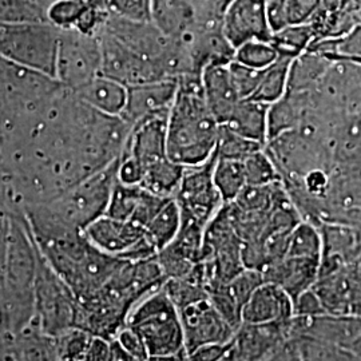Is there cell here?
<instances>
[{
	"label": "cell",
	"mask_w": 361,
	"mask_h": 361,
	"mask_svg": "<svg viewBox=\"0 0 361 361\" xmlns=\"http://www.w3.org/2000/svg\"><path fill=\"white\" fill-rule=\"evenodd\" d=\"M178 90V79H161L128 87L126 106L121 116L135 125L149 116L169 114Z\"/></svg>",
	"instance_id": "cell-14"
},
{
	"label": "cell",
	"mask_w": 361,
	"mask_h": 361,
	"mask_svg": "<svg viewBox=\"0 0 361 361\" xmlns=\"http://www.w3.org/2000/svg\"><path fill=\"white\" fill-rule=\"evenodd\" d=\"M213 180L222 197L224 204L233 202L247 185L244 162L216 157L213 168Z\"/></svg>",
	"instance_id": "cell-26"
},
{
	"label": "cell",
	"mask_w": 361,
	"mask_h": 361,
	"mask_svg": "<svg viewBox=\"0 0 361 361\" xmlns=\"http://www.w3.org/2000/svg\"><path fill=\"white\" fill-rule=\"evenodd\" d=\"M110 360H134L116 337L110 340Z\"/></svg>",
	"instance_id": "cell-45"
},
{
	"label": "cell",
	"mask_w": 361,
	"mask_h": 361,
	"mask_svg": "<svg viewBox=\"0 0 361 361\" xmlns=\"http://www.w3.org/2000/svg\"><path fill=\"white\" fill-rule=\"evenodd\" d=\"M83 360H110V338L92 335Z\"/></svg>",
	"instance_id": "cell-43"
},
{
	"label": "cell",
	"mask_w": 361,
	"mask_h": 361,
	"mask_svg": "<svg viewBox=\"0 0 361 361\" xmlns=\"http://www.w3.org/2000/svg\"><path fill=\"white\" fill-rule=\"evenodd\" d=\"M293 58L279 55L274 62L264 67L257 90L247 98L262 104H271L284 97L289 83V71Z\"/></svg>",
	"instance_id": "cell-25"
},
{
	"label": "cell",
	"mask_w": 361,
	"mask_h": 361,
	"mask_svg": "<svg viewBox=\"0 0 361 361\" xmlns=\"http://www.w3.org/2000/svg\"><path fill=\"white\" fill-rule=\"evenodd\" d=\"M143 193L145 188L141 185H126L116 180L106 214L114 219L130 221L142 200Z\"/></svg>",
	"instance_id": "cell-31"
},
{
	"label": "cell",
	"mask_w": 361,
	"mask_h": 361,
	"mask_svg": "<svg viewBox=\"0 0 361 361\" xmlns=\"http://www.w3.org/2000/svg\"><path fill=\"white\" fill-rule=\"evenodd\" d=\"M152 22L169 38L185 42L197 23L195 0H152Z\"/></svg>",
	"instance_id": "cell-20"
},
{
	"label": "cell",
	"mask_w": 361,
	"mask_h": 361,
	"mask_svg": "<svg viewBox=\"0 0 361 361\" xmlns=\"http://www.w3.org/2000/svg\"><path fill=\"white\" fill-rule=\"evenodd\" d=\"M267 3V0H233L224 15L222 30L234 50L249 40L271 42L273 31Z\"/></svg>",
	"instance_id": "cell-12"
},
{
	"label": "cell",
	"mask_w": 361,
	"mask_h": 361,
	"mask_svg": "<svg viewBox=\"0 0 361 361\" xmlns=\"http://www.w3.org/2000/svg\"><path fill=\"white\" fill-rule=\"evenodd\" d=\"M126 326L140 336L149 360H188L180 310L162 286L133 307Z\"/></svg>",
	"instance_id": "cell-2"
},
{
	"label": "cell",
	"mask_w": 361,
	"mask_h": 361,
	"mask_svg": "<svg viewBox=\"0 0 361 361\" xmlns=\"http://www.w3.org/2000/svg\"><path fill=\"white\" fill-rule=\"evenodd\" d=\"M180 314L188 359L194 350L207 344L231 343L237 332L219 314L209 297L180 310Z\"/></svg>",
	"instance_id": "cell-10"
},
{
	"label": "cell",
	"mask_w": 361,
	"mask_h": 361,
	"mask_svg": "<svg viewBox=\"0 0 361 361\" xmlns=\"http://www.w3.org/2000/svg\"><path fill=\"white\" fill-rule=\"evenodd\" d=\"M101 66L99 35H87L74 28H61L55 77L66 89L78 90L101 74Z\"/></svg>",
	"instance_id": "cell-6"
},
{
	"label": "cell",
	"mask_w": 361,
	"mask_h": 361,
	"mask_svg": "<svg viewBox=\"0 0 361 361\" xmlns=\"http://www.w3.org/2000/svg\"><path fill=\"white\" fill-rule=\"evenodd\" d=\"M74 92L85 104L110 116H121L128 99V87L104 74H98Z\"/></svg>",
	"instance_id": "cell-21"
},
{
	"label": "cell",
	"mask_w": 361,
	"mask_h": 361,
	"mask_svg": "<svg viewBox=\"0 0 361 361\" xmlns=\"http://www.w3.org/2000/svg\"><path fill=\"white\" fill-rule=\"evenodd\" d=\"M201 82L210 111L219 125H224L234 107L243 99L235 89L229 63L207 66L201 73Z\"/></svg>",
	"instance_id": "cell-19"
},
{
	"label": "cell",
	"mask_w": 361,
	"mask_h": 361,
	"mask_svg": "<svg viewBox=\"0 0 361 361\" xmlns=\"http://www.w3.org/2000/svg\"><path fill=\"white\" fill-rule=\"evenodd\" d=\"M214 162L216 154L205 164L185 170L180 188L174 195L180 209V224L207 229L209 222L224 207L222 197L213 180Z\"/></svg>",
	"instance_id": "cell-8"
},
{
	"label": "cell",
	"mask_w": 361,
	"mask_h": 361,
	"mask_svg": "<svg viewBox=\"0 0 361 361\" xmlns=\"http://www.w3.org/2000/svg\"><path fill=\"white\" fill-rule=\"evenodd\" d=\"M243 162L247 185L262 186L281 182V174L265 147L249 155Z\"/></svg>",
	"instance_id": "cell-32"
},
{
	"label": "cell",
	"mask_w": 361,
	"mask_h": 361,
	"mask_svg": "<svg viewBox=\"0 0 361 361\" xmlns=\"http://www.w3.org/2000/svg\"><path fill=\"white\" fill-rule=\"evenodd\" d=\"M118 165L119 159L35 210L52 222L83 232L92 221L106 214L118 180Z\"/></svg>",
	"instance_id": "cell-3"
},
{
	"label": "cell",
	"mask_w": 361,
	"mask_h": 361,
	"mask_svg": "<svg viewBox=\"0 0 361 361\" xmlns=\"http://www.w3.org/2000/svg\"><path fill=\"white\" fill-rule=\"evenodd\" d=\"M322 259L285 256L262 269L264 281L279 285L295 301L302 292L310 289L320 274Z\"/></svg>",
	"instance_id": "cell-17"
},
{
	"label": "cell",
	"mask_w": 361,
	"mask_h": 361,
	"mask_svg": "<svg viewBox=\"0 0 361 361\" xmlns=\"http://www.w3.org/2000/svg\"><path fill=\"white\" fill-rule=\"evenodd\" d=\"M312 289L326 313L361 316V271L341 267L319 276Z\"/></svg>",
	"instance_id": "cell-11"
},
{
	"label": "cell",
	"mask_w": 361,
	"mask_h": 361,
	"mask_svg": "<svg viewBox=\"0 0 361 361\" xmlns=\"http://www.w3.org/2000/svg\"><path fill=\"white\" fill-rule=\"evenodd\" d=\"M269 106L247 98L241 99L224 125L237 134L265 146L268 143Z\"/></svg>",
	"instance_id": "cell-22"
},
{
	"label": "cell",
	"mask_w": 361,
	"mask_h": 361,
	"mask_svg": "<svg viewBox=\"0 0 361 361\" xmlns=\"http://www.w3.org/2000/svg\"><path fill=\"white\" fill-rule=\"evenodd\" d=\"M83 232L92 245L126 261H143L158 255L146 229L133 221L104 214L92 221Z\"/></svg>",
	"instance_id": "cell-7"
},
{
	"label": "cell",
	"mask_w": 361,
	"mask_h": 361,
	"mask_svg": "<svg viewBox=\"0 0 361 361\" xmlns=\"http://www.w3.org/2000/svg\"><path fill=\"white\" fill-rule=\"evenodd\" d=\"M293 312H295V316H300V317H313V316L326 313L320 298L312 288L302 292L293 301Z\"/></svg>",
	"instance_id": "cell-40"
},
{
	"label": "cell",
	"mask_w": 361,
	"mask_h": 361,
	"mask_svg": "<svg viewBox=\"0 0 361 361\" xmlns=\"http://www.w3.org/2000/svg\"><path fill=\"white\" fill-rule=\"evenodd\" d=\"M77 1L85 11L110 13V1L111 0H77Z\"/></svg>",
	"instance_id": "cell-44"
},
{
	"label": "cell",
	"mask_w": 361,
	"mask_h": 361,
	"mask_svg": "<svg viewBox=\"0 0 361 361\" xmlns=\"http://www.w3.org/2000/svg\"><path fill=\"white\" fill-rule=\"evenodd\" d=\"M35 244V243H34ZM34 277V304L39 329L44 335L58 337L78 328L79 302L68 285L42 256L38 246Z\"/></svg>",
	"instance_id": "cell-4"
},
{
	"label": "cell",
	"mask_w": 361,
	"mask_h": 361,
	"mask_svg": "<svg viewBox=\"0 0 361 361\" xmlns=\"http://www.w3.org/2000/svg\"><path fill=\"white\" fill-rule=\"evenodd\" d=\"M323 7L328 13H335L341 8V0H324Z\"/></svg>",
	"instance_id": "cell-47"
},
{
	"label": "cell",
	"mask_w": 361,
	"mask_h": 361,
	"mask_svg": "<svg viewBox=\"0 0 361 361\" xmlns=\"http://www.w3.org/2000/svg\"><path fill=\"white\" fill-rule=\"evenodd\" d=\"M290 320L241 324L231 341L226 360H269L271 352L289 336Z\"/></svg>",
	"instance_id": "cell-13"
},
{
	"label": "cell",
	"mask_w": 361,
	"mask_h": 361,
	"mask_svg": "<svg viewBox=\"0 0 361 361\" xmlns=\"http://www.w3.org/2000/svg\"><path fill=\"white\" fill-rule=\"evenodd\" d=\"M316 40V30L312 23L286 27L284 30L274 32L271 43L279 55L289 58H297L302 52L310 50Z\"/></svg>",
	"instance_id": "cell-29"
},
{
	"label": "cell",
	"mask_w": 361,
	"mask_h": 361,
	"mask_svg": "<svg viewBox=\"0 0 361 361\" xmlns=\"http://www.w3.org/2000/svg\"><path fill=\"white\" fill-rule=\"evenodd\" d=\"M295 316L293 300L279 285L262 281L243 310V324L289 322Z\"/></svg>",
	"instance_id": "cell-18"
},
{
	"label": "cell",
	"mask_w": 361,
	"mask_h": 361,
	"mask_svg": "<svg viewBox=\"0 0 361 361\" xmlns=\"http://www.w3.org/2000/svg\"><path fill=\"white\" fill-rule=\"evenodd\" d=\"M110 13L130 20L152 22V0H111Z\"/></svg>",
	"instance_id": "cell-38"
},
{
	"label": "cell",
	"mask_w": 361,
	"mask_h": 361,
	"mask_svg": "<svg viewBox=\"0 0 361 361\" xmlns=\"http://www.w3.org/2000/svg\"><path fill=\"white\" fill-rule=\"evenodd\" d=\"M32 3H35L37 6H39L40 8H43L44 11H49V8H50V6L54 4L55 1H58V0H31Z\"/></svg>",
	"instance_id": "cell-48"
},
{
	"label": "cell",
	"mask_w": 361,
	"mask_h": 361,
	"mask_svg": "<svg viewBox=\"0 0 361 361\" xmlns=\"http://www.w3.org/2000/svg\"><path fill=\"white\" fill-rule=\"evenodd\" d=\"M229 68L232 73L233 80L235 85V89L238 91L240 97L243 99L250 98L255 91L257 90L258 83L262 77V68L250 67V66L243 65L233 59L229 63Z\"/></svg>",
	"instance_id": "cell-36"
},
{
	"label": "cell",
	"mask_w": 361,
	"mask_h": 361,
	"mask_svg": "<svg viewBox=\"0 0 361 361\" xmlns=\"http://www.w3.org/2000/svg\"><path fill=\"white\" fill-rule=\"evenodd\" d=\"M180 209L173 197L145 228L158 252L168 246L177 237L180 232Z\"/></svg>",
	"instance_id": "cell-27"
},
{
	"label": "cell",
	"mask_w": 361,
	"mask_h": 361,
	"mask_svg": "<svg viewBox=\"0 0 361 361\" xmlns=\"http://www.w3.org/2000/svg\"><path fill=\"white\" fill-rule=\"evenodd\" d=\"M59 31L51 22L0 23V55L56 78Z\"/></svg>",
	"instance_id": "cell-5"
},
{
	"label": "cell",
	"mask_w": 361,
	"mask_h": 361,
	"mask_svg": "<svg viewBox=\"0 0 361 361\" xmlns=\"http://www.w3.org/2000/svg\"><path fill=\"white\" fill-rule=\"evenodd\" d=\"M264 147H265L264 145L252 141L246 137L237 134L228 126L221 125L214 154L217 158L244 161L249 155L256 153Z\"/></svg>",
	"instance_id": "cell-30"
},
{
	"label": "cell",
	"mask_w": 361,
	"mask_h": 361,
	"mask_svg": "<svg viewBox=\"0 0 361 361\" xmlns=\"http://www.w3.org/2000/svg\"><path fill=\"white\" fill-rule=\"evenodd\" d=\"M219 126L207 106L201 74L180 77L177 95L169 111V158L186 168L205 164L216 152Z\"/></svg>",
	"instance_id": "cell-1"
},
{
	"label": "cell",
	"mask_w": 361,
	"mask_h": 361,
	"mask_svg": "<svg viewBox=\"0 0 361 361\" xmlns=\"http://www.w3.org/2000/svg\"><path fill=\"white\" fill-rule=\"evenodd\" d=\"M233 0H195L198 25H222Z\"/></svg>",
	"instance_id": "cell-39"
},
{
	"label": "cell",
	"mask_w": 361,
	"mask_h": 361,
	"mask_svg": "<svg viewBox=\"0 0 361 361\" xmlns=\"http://www.w3.org/2000/svg\"><path fill=\"white\" fill-rule=\"evenodd\" d=\"M169 114L149 116L133 125L122 155L133 158L143 169L168 157L166 128Z\"/></svg>",
	"instance_id": "cell-15"
},
{
	"label": "cell",
	"mask_w": 361,
	"mask_h": 361,
	"mask_svg": "<svg viewBox=\"0 0 361 361\" xmlns=\"http://www.w3.org/2000/svg\"><path fill=\"white\" fill-rule=\"evenodd\" d=\"M262 281V271L246 268L229 283L209 290V300L237 331L243 324V310L249 297Z\"/></svg>",
	"instance_id": "cell-16"
},
{
	"label": "cell",
	"mask_w": 361,
	"mask_h": 361,
	"mask_svg": "<svg viewBox=\"0 0 361 361\" xmlns=\"http://www.w3.org/2000/svg\"><path fill=\"white\" fill-rule=\"evenodd\" d=\"M286 256L322 259L323 235L320 228L313 222L301 219L290 232Z\"/></svg>",
	"instance_id": "cell-28"
},
{
	"label": "cell",
	"mask_w": 361,
	"mask_h": 361,
	"mask_svg": "<svg viewBox=\"0 0 361 361\" xmlns=\"http://www.w3.org/2000/svg\"><path fill=\"white\" fill-rule=\"evenodd\" d=\"M229 349H231V343H224V344H207V345H204V347L194 350L193 353L189 356L188 360H226V359H228Z\"/></svg>",
	"instance_id": "cell-42"
},
{
	"label": "cell",
	"mask_w": 361,
	"mask_h": 361,
	"mask_svg": "<svg viewBox=\"0 0 361 361\" xmlns=\"http://www.w3.org/2000/svg\"><path fill=\"white\" fill-rule=\"evenodd\" d=\"M83 11L77 0H58L50 6L47 18L58 28H74Z\"/></svg>",
	"instance_id": "cell-37"
},
{
	"label": "cell",
	"mask_w": 361,
	"mask_h": 361,
	"mask_svg": "<svg viewBox=\"0 0 361 361\" xmlns=\"http://www.w3.org/2000/svg\"><path fill=\"white\" fill-rule=\"evenodd\" d=\"M324 0H268L267 13L271 31L310 23L322 11Z\"/></svg>",
	"instance_id": "cell-23"
},
{
	"label": "cell",
	"mask_w": 361,
	"mask_h": 361,
	"mask_svg": "<svg viewBox=\"0 0 361 361\" xmlns=\"http://www.w3.org/2000/svg\"><path fill=\"white\" fill-rule=\"evenodd\" d=\"M343 8H347L353 15L356 23L361 25V0H350Z\"/></svg>",
	"instance_id": "cell-46"
},
{
	"label": "cell",
	"mask_w": 361,
	"mask_h": 361,
	"mask_svg": "<svg viewBox=\"0 0 361 361\" xmlns=\"http://www.w3.org/2000/svg\"><path fill=\"white\" fill-rule=\"evenodd\" d=\"M279 52L273 47L271 42L249 40L235 49L234 61L243 65L262 68L274 62Z\"/></svg>",
	"instance_id": "cell-34"
},
{
	"label": "cell",
	"mask_w": 361,
	"mask_h": 361,
	"mask_svg": "<svg viewBox=\"0 0 361 361\" xmlns=\"http://www.w3.org/2000/svg\"><path fill=\"white\" fill-rule=\"evenodd\" d=\"M49 22L47 11L31 0H0V23Z\"/></svg>",
	"instance_id": "cell-33"
},
{
	"label": "cell",
	"mask_w": 361,
	"mask_h": 361,
	"mask_svg": "<svg viewBox=\"0 0 361 361\" xmlns=\"http://www.w3.org/2000/svg\"><path fill=\"white\" fill-rule=\"evenodd\" d=\"M186 166L165 157L143 169L141 186L152 193L174 197L183 178Z\"/></svg>",
	"instance_id": "cell-24"
},
{
	"label": "cell",
	"mask_w": 361,
	"mask_h": 361,
	"mask_svg": "<svg viewBox=\"0 0 361 361\" xmlns=\"http://www.w3.org/2000/svg\"><path fill=\"white\" fill-rule=\"evenodd\" d=\"M267 1H268V0H267Z\"/></svg>",
	"instance_id": "cell-49"
},
{
	"label": "cell",
	"mask_w": 361,
	"mask_h": 361,
	"mask_svg": "<svg viewBox=\"0 0 361 361\" xmlns=\"http://www.w3.org/2000/svg\"><path fill=\"white\" fill-rule=\"evenodd\" d=\"M99 39L102 50L101 74L106 77L114 79L126 87L161 79H170L153 61L131 50L118 39L113 38L104 31L99 32Z\"/></svg>",
	"instance_id": "cell-9"
},
{
	"label": "cell",
	"mask_w": 361,
	"mask_h": 361,
	"mask_svg": "<svg viewBox=\"0 0 361 361\" xmlns=\"http://www.w3.org/2000/svg\"><path fill=\"white\" fill-rule=\"evenodd\" d=\"M92 335L82 328H73L55 337L58 359L83 360Z\"/></svg>",
	"instance_id": "cell-35"
},
{
	"label": "cell",
	"mask_w": 361,
	"mask_h": 361,
	"mask_svg": "<svg viewBox=\"0 0 361 361\" xmlns=\"http://www.w3.org/2000/svg\"><path fill=\"white\" fill-rule=\"evenodd\" d=\"M116 338L133 356L134 360H149V355L143 345L142 340L129 326L125 325L116 335Z\"/></svg>",
	"instance_id": "cell-41"
}]
</instances>
